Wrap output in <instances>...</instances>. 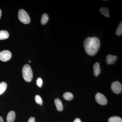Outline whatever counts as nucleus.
Listing matches in <instances>:
<instances>
[{
  "instance_id": "obj_18",
  "label": "nucleus",
  "mask_w": 122,
  "mask_h": 122,
  "mask_svg": "<svg viewBox=\"0 0 122 122\" xmlns=\"http://www.w3.org/2000/svg\"><path fill=\"white\" fill-rule=\"evenodd\" d=\"M35 100L37 104H39V105H42V99L41 96L39 95H36L35 96Z\"/></svg>"
},
{
  "instance_id": "obj_24",
  "label": "nucleus",
  "mask_w": 122,
  "mask_h": 122,
  "mask_svg": "<svg viewBox=\"0 0 122 122\" xmlns=\"http://www.w3.org/2000/svg\"><path fill=\"white\" fill-rule=\"evenodd\" d=\"M30 61H29V62H30Z\"/></svg>"
},
{
  "instance_id": "obj_17",
  "label": "nucleus",
  "mask_w": 122,
  "mask_h": 122,
  "mask_svg": "<svg viewBox=\"0 0 122 122\" xmlns=\"http://www.w3.org/2000/svg\"><path fill=\"white\" fill-rule=\"evenodd\" d=\"M116 34L118 36H120L122 34V21L119 25L117 29H116Z\"/></svg>"
},
{
  "instance_id": "obj_6",
  "label": "nucleus",
  "mask_w": 122,
  "mask_h": 122,
  "mask_svg": "<svg viewBox=\"0 0 122 122\" xmlns=\"http://www.w3.org/2000/svg\"><path fill=\"white\" fill-rule=\"evenodd\" d=\"M122 85L119 82L116 81L111 84V88L112 91L115 94H119L122 91Z\"/></svg>"
},
{
  "instance_id": "obj_12",
  "label": "nucleus",
  "mask_w": 122,
  "mask_h": 122,
  "mask_svg": "<svg viewBox=\"0 0 122 122\" xmlns=\"http://www.w3.org/2000/svg\"><path fill=\"white\" fill-rule=\"evenodd\" d=\"M9 37V34L7 31L5 30H0V40L7 39Z\"/></svg>"
},
{
  "instance_id": "obj_3",
  "label": "nucleus",
  "mask_w": 122,
  "mask_h": 122,
  "mask_svg": "<svg viewBox=\"0 0 122 122\" xmlns=\"http://www.w3.org/2000/svg\"><path fill=\"white\" fill-rule=\"evenodd\" d=\"M18 17L21 22L25 24L30 22V18L28 14L24 9H20L18 12Z\"/></svg>"
},
{
  "instance_id": "obj_8",
  "label": "nucleus",
  "mask_w": 122,
  "mask_h": 122,
  "mask_svg": "<svg viewBox=\"0 0 122 122\" xmlns=\"http://www.w3.org/2000/svg\"><path fill=\"white\" fill-rule=\"evenodd\" d=\"M94 74L95 76H98L100 74L101 72V69L100 68V64L98 62H96L94 65L93 66Z\"/></svg>"
},
{
  "instance_id": "obj_16",
  "label": "nucleus",
  "mask_w": 122,
  "mask_h": 122,
  "mask_svg": "<svg viewBox=\"0 0 122 122\" xmlns=\"http://www.w3.org/2000/svg\"><path fill=\"white\" fill-rule=\"evenodd\" d=\"M49 20V16L48 14L44 13L42 16L41 23L42 25H44L48 22Z\"/></svg>"
},
{
  "instance_id": "obj_10",
  "label": "nucleus",
  "mask_w": 122,
  "mask_h": 122,
  "mask_svg": "<svg viewBox=\"0 0 122 122\" xmlns=\"http://www.w3.org/2000/svg\"><path fill=\"white\" fill-rule=\"evenodd\" d=\"M15 118V112L11 111L9 112L7 115V120L8 122H13Z\"/></svg>"
},
{
  "instance_id": "obj_15",
  "label": "nucleus",
  "mask_w": 122,
  "mask_h": 122,
  "mask_svg": "<svg viewBox=\"0 0 122 122\" xmlns=\"http://www.w3.org/2000/svg\"><path fill=\"white\" fill-rule=\"evenodd\" d=\"M63 97L65 100L70 101L73 98V95L71 93L69 92H66L63 94Z\"/></svg>"
},
{
  "instance_id": "obj_13",
  "label": "nucleus",
  "mask_w": 122,
  "mask_h": 122,
  "mask_svg": "<svg viewBox=\"0 0 122 122\" xmlns=\"http://www.w3.org/2000/svg\"><path fill=\"white\" fill-rule=\"evenodd\" d=\"M108 122H122V119L119 116H112L109 118Z\"/></svg>"
},
{
  "instance_id": "obj_14",
  "label": "nucleus",
  "mask_w": 122,
  "mask_h": 122,
  "mask_svg": "<svg viewBox=\"0 0 122 122\" xmlns=\"http://www.w3.org/2000/svg\"><path fill=\"white\" fill-rule=\"evenodd\" d=\"M7 84L5 82L0 83V95L3 94L5 91L7 87Z\"/></svg>"
},
{
  "instance_id": "obj_22",
  "label": "nucleus",
  "mask_w": 122,
  "mask_h": 122,
  "mask_svg": "<svg viewBox=\"0 0 122 122\" xmlns=\"http://www.w3.org/2000/svg\"><path fill=\"white\" fill-rule=\"evenodd\" d=\"M0 122H4V120L1 116H0Z\"/></svg>"
},
{
  "instance_id": "obj_9",
  "label": "nucleus",
  "mask_w": 122,
  "mask_h": 122,
  "mask_svg": "<svg viewBox=\"0 0 122 122\" xmlns=\"http://www.w3.org/2000/svg\"><path fill=\"white\" fill-rule=\"evenodd\" d=\"M55 103L57 110L59 111H62L63 109V105L61 99L57 98L55 100Z\"/></svg>"
},
{
  "instance_id": "obj_19",
  "label": "nucleus",
  "mask_w": 122,
  "mask_h": 122,
  "mask_svg": "<svg viewBox=\"0 0 122 122\" xmlns=\"http://www.w3.org/2000/svg\"><path fill=\"white\" fill-rule=\"evenodd\" d=\"M43 81L41 78H38L36 81V84L39 87H41L42 86Z\"/></svg>"
},
{
  "instance_id": "obj_4",
  "label": "nucleus",
  "mask_w": 122,
  "mask_h": 122,
  "mask_svg": "<svg viewBox=\"0 0 122 122\" xmlns=\"http://www.w3.org/2000/svg\"><path fill=\"white\" fill-rule=\"evenodd\" d=\"M95 98L96 102L100 105H105L107 103L106 97L101 93H97L95 95Z\"/></svg>"
},
{
  "instance_id": "obj_2",
  "label": "nucleus",
  "mask_w": 122,
  "mask_h": 122,
  "mask_svg": "<svg viewBox=\"0 0 122 122\" xmlns=\"http://www.w3.org/2000/svg\"><path fill=\"white\" fill-rule=\"evenodd\" d=\"M22 74L24 80L27 82H30L33 78V74L32 69L28 65L24 66L22 69Z\"/></svg>"
},
{
  "instance_id": "obj_5",
  "label": "nucleus",
  "mask_w": 122,
  "mask_h": 122,
  "mask_svg": "<svg viewBox=\"0 0 122 122\" xmlns=\"http://www.w3.org/2000/svg\"><path fill=\"white\" fill-rule=\"evenodd\" d=\"M12 54L8 50H4L0 52V60L2 61L6 62L11 59Z\"/></svg>"
},
{
  "instance_id": "obj_23",
  "label": "nucleus",
  "mask_w": 122,
  "mask_h": 122,
  "mask_svg": "<svg viewBox=\"0 0 122 122\" xmlns=\"http://www.w3.org/2000/svg\"><path fill=\"white\" fill-rule=\"evenodd\" d=\"M1 11L0 9V18L1 17Z\"/></svg>"
},
{
  "instance_id": "obj_1",
  "label": "nucleus",
  "mask_w": 122,
  "mask_h": 122,
  "mask_svg": "<svg viewBox=\"0 0 122 122\" xmlns=\"http://www.w3.org/2000/svg\"><path fill=\"white\" fill-rule=\"evenodd\" d=\"M100 45V40L98 38L95 36L87 37L83 43L85 52L90 56H94L97 53Z\"/></svg>"
},
{
  "instance_id": "obj_20",
  "label": "nucleus",
  "mask_w": 122,
  "mask_h": 122,
  "mask_svg": "<svg viewBox=\"0 0 122 122\" xmlns=\"http://www.w3.org/2000/svg\"><path fill=\"white\" fill-rule=\"evenodd\" d=\"M35 118L33 117H30L29 119L28 120V122H35Z\"/></svg>"
},
{
  "instance_id": "obj_21",
  "label": "nucleus",
  "mask_w": 122,
  "mask_h": 122,
  "mask_svg": "<svg viewBox=\"0 0 122 122\" xmlns=\"http://www.w3.org/2000/svg\"><path fill=\"white\" fill-rule=\"evenodd\" d=\"M73 122H82L81 119L79 118H76Z\"/></svg>"
},
{
  "instance_id": "obj_11",
  "label": "nucleus",
  "mask_w": 122,
  "mask_h": 122,
  "mask_svg": "<svg viewBox=\"0 0 122 122\" xmlns=\"http://www.w3.org/2000/svg\"><path fill=\"white\" fill-rule=\"evenodd\" d=\"M100 13L107 17H110L109 9L106 7H101L99 9Z\"/></svg>"
},
{
  "instance_id": "obj_7",
  "label": "nucleus",
  "mask_w": 122,
  "mask_h": 122,
  "mask_svg": "<svg viewBox=\"0 0 122 122\" xmlns=\"http://www.w3.org/2000/svg\"><path fill=\"white\" fill-rule=\"evenodd\" d=\"M117 57L116 55H112L109 54L107 56L106 62L108 65L114 64L117 60Z\"/></svg>"
}]
</instances>
